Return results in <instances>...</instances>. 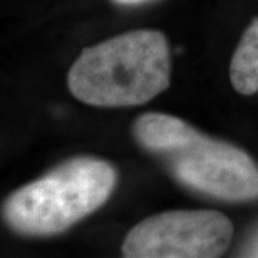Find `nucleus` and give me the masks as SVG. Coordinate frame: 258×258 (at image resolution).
I'll list each match as a JSON object with an SVG mask.
<instances>
[{
    "instance_id": "nucleus-4",
    "label": "nucleus",
    "mask_w": 258,
    "mask_h": 258,
    "mask_svg": "<svg viewBox=\"0 0 258 258\" xmlns=\"http://www.w3.org/2000/svg\"><path fill=\"white\" fill-rule=\"evenodd\" d=\"M231 220L214 210H176L148 217L122 244L126 258H217L230 248Z\"/></svg>"
},
{
    "instance_id": "nucleus-1",
    "label": "nucleus",
    "mask_w": 258,
    "mask_h": 258,
    "mask_svg": "<svg viewBox=\"0 0 258 258\" xmlns=\"http://www.w3.org/2000/svg\"><path fill=\"white\" fill-rule=\"evenodd\" d=\"M132 134L178 184L194 192L225 203L258 200V164L244 149L161 112L138 116Z\"/></svg>"
},
{
    "instance_id": "nucleus-5",
    "label": "nucleus",
    "mask_w": 258,
    "mask_h": 258,
    "mask_svg": "<svg viewBox=\"0 0 258 258\" xmlns=\"http://www.w3.org/2000/svg\"><path fill=\"white\" fill-rule=\"evenodd\" d=\"M232 88L240 95L258 92V18L244 30L230 64Z\"/></svg>"
},
{
    "instance_id": "nucleus-6",
    "label": "nucleus",
    "mask_w": 258,
    "mask_h": 258,
    "mask_svg": "<svg viewBox=\"0 0 258 258\" xmlns=\"http://www.w3.org/2000/svg\"><path fill=\"white\" fill-rule=\"evenodd\" d=\"M112 3L118 5V6H125V8H129V6H142V5H148V3H152L155 0H111Z\"/></svg>"
},
{
    "instance_id": "nucleus-7",
    "label": "nucleus",
    "mask_w": 258,
    "mask_h": 258,
    "mask_svg": "<svg viewBox=\"0 0 258 258\" xmlns=\"http://www.w3.org/2000/svg\"><path fill=\"white\" fill-rule=\"evenodd\" d=\"M254 251H255V254H254V255H258V247L255 249H254Z\"/></svg>"
},
{
    "instance_id": "nucleus-3",
    "label": "nucleus",
    "mask_w": 258,
    "mask_h": 258,
    "mask_svg": "<svg viewBox=\"0 0 258 258\" xmlns=\"http://www.w3.org/2000/svg\"><path fill=\"white\" fill-rule=\"evenodd\" d=\"M116 182L118 174L108 161L71 158L10 194L2 215L19 235H57L105 205Z\"/></svg>"
},
{
    "instance_id": "nucleus-2",
    "label": "nucleus",
    "mask_w": 258,
    "mask_h": 258,
    "mask_svg": "<svg viewBox=\"0 0 258 258\" xmlns=\"http://www.w3.org/2000/svg\"><path fill=\"white\" fill-rule=\"evenodd\" d=\"M171 56L159 30H132L85 47L68 86L78 101L99 108L138 106L169 86Z\"/></svg>"
}]
</instances>
